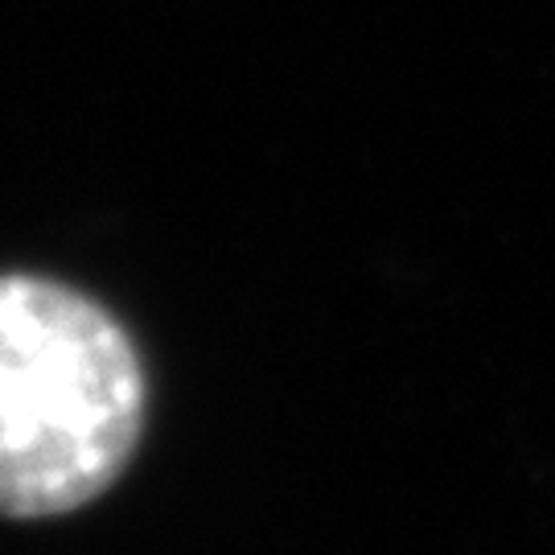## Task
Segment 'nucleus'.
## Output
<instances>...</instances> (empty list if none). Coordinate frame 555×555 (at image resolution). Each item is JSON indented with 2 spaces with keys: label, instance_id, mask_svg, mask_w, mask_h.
<instances>
[{
  "label": "nucleus",
  "instance_id": "f257e3e1",
  "mask_svg": "<svg viewBox=\"0 0 555 555\" xmlns=\"http://www.w3.org/2000/svg\"><path fill=\"white\" fill-rule=\"evenodd\" d=\"M144 424V371L95 300L0 276V515L79 511L124 474Z\"/></svg>",
  "mask_w": 555,
  "mask_h": 555
}]
</instances>
